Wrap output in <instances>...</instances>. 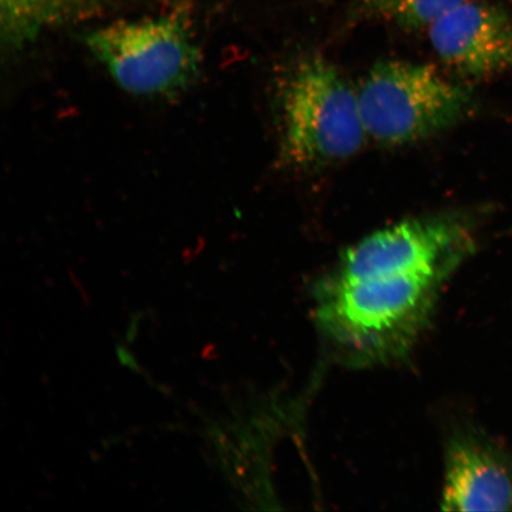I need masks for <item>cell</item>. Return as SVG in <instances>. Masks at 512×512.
<instances>
[{"label": "cell", "mask_w": 512, "mask_h": 512, "mask_svg": "<svg viewBox=\"0 0 512 512\" xmlns=\"http://www.w3.org/2000/svg\"><path fill=\"white\" fill-rule=\"evenodd\" d=\"M428 34L439 59L465 78L512 70V18L501 6L464 0L433 22Z\"/></svg>", "instance_id": "6"}, {"label": "cell", "mask_w": 512, "mask_h": 512, "mask_svg": "<svg viewBox=\"0 0 512 512\" xmlns=\"http://www.w3.org/2000/svg\"><path fill=\"white\" fill-rule=\"evenodd\" d=\"M105 3L106 0H0L3 48L17 53L48 30L98 14Z\"/></svg>", "instance_id": "8"}, {"label": "cell", "mask_w": 512, "mask_h": 512, "mask_svg": "<svg viewBox=\"0 0 512 512\" xmlns=\"http://www.w3.org/2000/svg\"><path fill=\"white\" fill-rule=\"evenodd\" d=\"M453 273L425 268L342 277L331 272L316 287V323L350 366L400 361L431 322Z\"/></svg>", "instance_id": "1"}, {"label": "cell", "mask_w": 512, "mask_h": 512, "mask_svg": "<svg viewBox=\"0 0 512 512\" xmlns=\"http://www.w3.org/2000/svg\"><path fill=\"white\" fill-rule=\"evenodd\" d=\"M473 229L464 219L435 216L377 230L345 249L332 273L342 277L441 268L456 272L475 251Z\"/></svg>", "instance_id": "5"}, {"label": "cell", "mask_w": 512, "mask_h": 512, "mask_svg": "<svg viewBox=\"0 0 512 512\" xmlns=\"http://www.w3.org/2000/svg\"><path fill=\"white\" fill-rule=\"evenodd\" d=\"M367 136L387 146L420 142L470 111L471 95L430 64L383 61L357 91Z\"/></svg>", "instance_id": "4"}, {"label": "cell", "mask_w": 512, "mask_h": 512, "mask_svg": "<svg viewBox=\"0 0 512 512\" xmlns=\"http://www.w3.org/2000/svg\"><path fill=\"white\" fill-rule=\"evenodd\" d=\"M86 47L128 94L174 99L201 76V49L192 34L189 10L120 19L86 32Z\"/></svg>", "instance_id": "3"}, {"label": "cell", "mask_w": 512, "mask_h": 512, "mask_svg": "<svg viewBox=\"0 0 512 512\" xmlns=\"http://www.w3.org/2000/svg\"><path fill=\"white\" fill-rule=\"evenodd\" d=\"M464 0H358V11L368 18L407 30L430 27L448 10Z\"/></svg>", "instance_id": "9"}, {"label": "cell", "mask_w": 512, "mask_h": 512, "mask_svg": "<svg viewBox=\"0 0 512 512\" xmlns=\"http://www.w3.org/2000/svg\"><path fill=\"white\" fill-rule=\"evenodd\" d=\"M277 106L279 159L293 168L341 162L368 137L357 91L323 57H304L280 75Z\"/></svg>", "instance_id": "2"}, {"label": "cell", "mask_w": 512, "mask_h": 512, "mask_svg": "<svg viewBox=\"0 0 512 512\" xmlns=\"http://www.w3.org/2000/svg\"><path fill=\"white\" fill-rule=\"evenodd\" d=\"M441 508L445 511H512V470L501 452L472 432L447 441Z\"/></svg>", "instance_id": "7"}]
</instances>
